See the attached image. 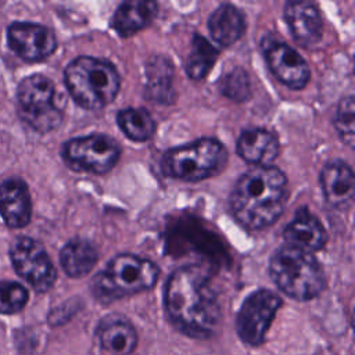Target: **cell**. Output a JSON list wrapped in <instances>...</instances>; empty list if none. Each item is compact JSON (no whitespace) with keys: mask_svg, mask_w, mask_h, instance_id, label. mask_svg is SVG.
<instances>
[{"mask_svg":"<svg viewBox=\"0 0 355 355\" xmlns=\"http://www.w3.org/2000/svg\"><path fill=\"white\" fill-rule=\"evenodd\" d=\"M28 302V291L15 282L0 280V313H15Z\"/></svg>","mask_w":355,"mask_h":355,"instance_id":"cell-26","label":"cell"},{"mask_svg":"<svg viewBox=\"0 0 355 355\" xmlns=\"http://www.w3.org/2000/svg\"><path fill=\"white\" fill-rule=\"evenodd\" d=\"M157 11L158 6L154 1H123L115 10L111 18V26L119 36L126 37L150 25L155 18Z\"/></svg>","mask_w":355,"mask_h":355,"instance_id":"cell-19","label":"cell"},{"mask_svg":"<svg viewBox=\"0 0 355 355\" xmlns=\"http://www.w3.org/2000/svg\"><path fill=\"white\" fill-rule=\"evenodd\" d=\"M261 47L272 73L283 85L294 90L308 85L311 71L298 51L275 37H263Z\"/></svg>","mask_w":355,"mask_h":355,"instance_id":"cell-11","label":"cell"},{"mask_svg":"<svg viewBox=\"0 0 355 355\" xmlns=\"http://www.w3.org/2000/svg\"><path fill=\"white\" fill-rule=\"evenodd\" d=\"M32 202L28 186L18 178H11L0 184V215L14 229L29 223Z\"/></svg>","mask_w":355,"mask_h":355,"instance_id":"cell-17","label":"cell"},{"mask_svg":"<svg viewBox=\"0 0 355 355\" xmlns=\"http://www.w3.org/2000/svg\"><path fill=\"white\" fill-rule=\"evenodd\" d=\"M354 122H355V107H354V97L345 96L341 98L334 118V126L343 139L344 143L348 146H354Z\"/></svg>","mask_w":355,"mask_h":355,"instance_id":"cell-25","label":"cell"},{"mask_svg":"<svg viewBox=\"0 0 355 355\" xmlns=\"http://www.w3.org/2000/svg\"><path fill=\"white\" fill-rule=\"evenodd\" d=\"M101 347L114 355H129L137 344V334L132 323L121 315L103 318L97 327Z\"/></svg>","mask_w":355,"mask_h":355,"instance_id":"cell-18","label":"cell"},{"mask_svg":"<svg viewBox=\"0 0 355 355\" xmlns=\"http://www.w3.org/2000/svg\"><path fill=\"white\" fill-rule=\"evenodd\" d=\"M98 261L97 247L85 239L69 240L60 252V262L64 272L71 277L86 276Z\"/></svg>","mask_w":355,"mask_h":355,"instance_id":"cell-21","label":"cell"},{"mask_svg":"<svg viewBox=\"0 0 355 355\" xmlns=\"http://www.w3.org/2000/svg\"><path fill=\"white\" fill-rule=\"evenodd\" d=\"M226 162V147L216 139L202 137L168 150L161 159V169L168 178L198 182L222 172Z\"/></svg>","mask_w":355,"mask_h":355,"instance_id":"cell-6","label":"cell"},{"mask_svg":"<svg viewBox=\"0 0 355 355\" xmlns=\"http://www.w3.org/2000/svg\"><path fill=\"white\" fill-rule=\"evenodd\" d=\"M237 154L254 166H268L279 153L280 144L275 133L262 128H250L241 132L236 144Z\"/></svg>","mask_w":355,"mask_h":355,"instance_id":"cell-16","label":"cell"},{"mask_svg":"<svg viewBox=\"0 0 355 355\" xmlns=\"http://www.w3.org/2000/svg\"><path fill=\"white\" fill-rule=\"evenodd\" d=\"M269 275L280 291L298 301L318 297L326 284L319 261L311 252L287 244L279 247L270 257Z\"/></svg>","mask_w":355,"mask_h":355,"instance_id":"cell-4","label":"cell"},{"mask_svg":"<svg viewBox=\"0 0 355 355\" xmlns=\"http://www.w3.org/2000/svg\"><path fill=\"white\" fill-rule=\"evenodd\" d=\"M284 19L294 40L302 47H312L320 42L323 36V22L313 3L304 0L286 3Z\"/></svg>","mask_w":355,"mask_h":355,"instance_id":"cell-13","label":"cell"},{"mask_svg":"<svg viewBox=\"0 0 355 355\" xmlns=\"http://www.w3.org/2000/svg\"><path fill=\"white\" fill-rule=\"evenodd\" d=\"M116 122L125 136L133 141H146L155 132V121L144 108H125L118 112Z\"/></svg>","mask_w":355,"mask_h":355,"instance_id":"cell-22","label":"cell"},{"mask_svg":"<svg viewBox=\"0 0 355 355\" xmlns=\"http://www.w3.org/2000/svg\"><path fill=\"white\" fill-rule=\"evenodd\" d=\"M172 67L168 60L162 57L154 58L148 65V83L147 92L157 101H166L169 92H172Z\"/></svg>","mask_w":355,"mask_h":355,"instance_id":"cell-24","label":"cell"},{"mask_svg":"<svg viewBox=\"0 0 355 355\" xmlns=\"http://www.w3.org/2000/svg\"><path fill=\"white\" fill-rule=\"evenodd\" d=\"M220 92L236 101H243L250 96V79L243 68H234L222 78Z\"/></svg>","mask_w":355,"mask_h":355,"instance_id":"cell-27","label":"cell"},{"mask_svg":"<svg viewBox=\"0 0 355 355\" xmlns=\"http://www.w3.org/2000/svg\"><path fill=\"white\" fill-rule=\"evenodd\" d=\"M218 58V50L202 36L194 35L186 61V72L194 80L204 79Z\"/></svg>","mask_w":355,"mask_h":355,"instance_id":"cell-23","label":"cell"},{"mask_svg":"<svg viewBox=\"0 0 355 355\" xmlns=\"http://www.w3.org/2000/svg\"><path fill=\"white\" fill-rule=\"evenodd\" d=\"M320 186L331 207L345 209L351 205L355 193V176L347 162L341 159L327 162L320 172Z\"/></svg>","mask_w":355,"mask_h":355,"instance_id":"cell-15","label":"cell"},{"mask_svg":"<svg viewBox=\"0 0 355 355\" xmlns=\"http://www.w3.org/2000/svg\"><path fill=\"white\" fill-rule=\"evenodd\" d=\"M10 258L15 272L36 291H47L55 282L57 272L44 247L31 237H17L10 245Z\"/></svg>","mask_w":355,"mask_h":355,"instance_id":"cell-9","label":"cell"},{"mask_svg":"<svg viewBox=\"0 0 355 355\" xmlns=\"http://www.w3.org/2000/svg\"><path fill=\"white\" fill-rule=\"evenodd\" d=\"M208 29L212 39L220 46H232L245 31V17L240 8L230 3L220 4L208 19Z\"/></svg>","mask_w":355,"mask_h":355,"instance_id":"cell-20","label":"cell"},{"mask_svg":"<svg viewBox=\"0 0 355 355\" xmlns=\"http://www.w3.org/2000/svg\"><path fill=\"white\" fill-rule=\"evenodd\" d=\"M18 110L21 118L40 133L50 132L60 126L62 112L55 105V86L44 75L25 78L17 90Z\"/></svg>","mask_w":355,"mask_h":355,"instance_id":"cell-7","label":"cell"},{"mask_svg":"<svg viewBox=\"0 0 355 355\" xmlns=\"http://www.w3.org/2000/svg\"><path fill=\"white\" fill-rule=\"evenodd\" d=\"M64 78L75 103L90 111L101 110L112 103L121 87L116 68L107 60L89 55L71 61Z\"/></svg>","mask_w":355,"mask_h":355,"instance_id":"cell-3","label":"cell"},{"mask_svg":"<svg viewBox=\"0 0 355 355\" xmlns=\"http://www.w3.org/2000/svg\"><path fill=\"white\" fill-rule=\"evenodd\" d=\"M10 49L26 61L47 58L57 49V39L47 26L32 22H14L8 26Z\"/></svg>","mask_w":355,"mask_h":355,"instance_id":"cell-12","label":"cell"},{"mask_svg":"<svg viewBox=\"0 0 355 355\" xmlns=\"http://www.w3.org/2000/svg\"><path fill=\"white\" fill-rule=\"evenodd\" d=\"M283 239L287 245L312 254L326 245L327 232L313 214L306 208H301L295 212L293 220L284 227Z\"/></svg>","mask_w":355,"mask_h":355,"instance_id":"cell-14","label":"cell"},{"mask_svg":"<svg viewBox=\"0 0 355 355\" xmlns=\"http://www.w3.org/2000/svg\"><path fill=\"white\" fill-rule=\"evenodd\" d=\"M287 197V178L279 168L252 166L236 182L229 205L241 226L262 230L280 218Z\"/></svg>","mask_w":355,"mask_h":355,"instance_id":"cell-2","label":"cell"},{"mask_svg":"<svg viewBox=\"0 0 355 355\" xmlns=\"http://www.w3.org/2000/svg\"><path fill=\"white\" fill-rule=\"evenodd\" d=\"M280 305L282 298L270 290L261 288L250 294L244 300L236 319L240 338L250 345L261 344Z\"/></svg>","mask_w":355,"mask_h":355,"instance_id":"cell-10","label":"cell"},{"mask_svg":"<svg viewBox=\"0 0 355 355\" xmlns=\"http://www.w3.org/2000/svg\"><path fill=\"white\" fill-rule=\"evenodd\" d=\"M165 309L173 326L194 338H207L215 330L220 306L208 272L200 265L173 270L165 286Z\"/></svg>","mask_w":355,"mask_h":355,"instance_id":"cell-1","label":"cell"},{"mask_svg":"<svg viewBox=\"0 0 355 355\" xmlns=\"http://www.w3.org/2000/svg\"><path fill=\"white\" fill-rule=\"evenodd\" d=\"M119 155L118 141L104 133L75 137L62 146L65 164L78 172L104 175L115 166Z\"/></svg>","mask_w":355,"mask_h":355,"instance_id":"cell-8","label":"cell"},{"mask_svg":"<svg viewBox=\"0 0 355 355\" xmlns=\"http://www.w3.org/2000/svg\"><path fill=\"white\" fill-rule=\"evenodd\" d=\"M158 266L146 258L119 254L96 275L92 288L97 300L110 302L125 295L150 290L158 280Z\"/></svg>","mask_w":355,"mask_h":355,"instance_id":"cell-5","label":"cell"}]
</instances>
